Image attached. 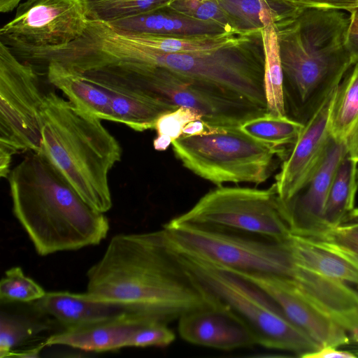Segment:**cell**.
<instances>
[{
  "instance_id": "cell-1",
  "label": "cell",
  "mask_w": 358,
  "mask_h": 358,
  "mask_svg": "<svg viewBox=\"0 0 358 358\" xmlns=\"http://www.w3.org/2000/svg\"><path fill=\"white\" fill-rule=\"evenodd\" d=\"M87 278L93 298L167 323L213 300L174 258L162 229L115 236Z\"/></svg>"
},
{
  "instance_id": "cell-2",
  "label": "cell",
  "mask_w": 358,
  "mask_h": 358,
  "mask_svg": "<svg viewBox=\"0 0 358 358\" xmlns=\"http://www.w3.org/2000/svg\"><path fill=\"white\" fill-rule=\"evenodd\" d=\"M13 213L36 252L46 256L99 244L109 223L87 204L41 152H31L8 175Z\"/></svg>"
},
{
  "instance_id": "cell-3",
  "label": "cell",
  "mask_w": 358,
  "mask_h": 358,
  "mask_svg": "<svg viewBox=\"0 0 358 358\" xmlns=\"http://www.w3.org/2000/svg\"><path fill=\"white\" fill-rule=\"evenodd\" d=\"M349 17L341 10L306 8L275 24L285 103L295 120L306 123L353 65L345 45Z\"/></svg>"
},
{
  "instance_id": "cell-4",
  "label": "cell",
  "mask_w": 358,
  "mask_h": 358,
  "mask_svg": "<svg viewBox=\"0 0 358 358\" xmlns=\"http://www.w3.org/2000/svg\"><path fill=\"white\" fill-rule=\"evenodd\" d=\"M100 120L53 92L45 94L40 152L87 204L104 213L112 207L108 173L122 151Z\"/></svg>"
},
{
  "instance_id": "cell-5",
  "label": "cell",
  "mask_w": 358,
  "mask_h": 358,
  "mask_svg": "<svg viewBox=\"0 0 358 358\" xmlns=\"http://www.w3.org/2000/svg\"><path fill=\"white\" fill-rule=\"evenodd\" d=\"M169 248L194 281L250 325L259 338V345L288 351L301 358L320 348L257 285L210 262Z\"/></svg>"
},
{
  "instance_id": "cell-6",
  "label": "cell",
  "mask_w": 358,
  "mask_h": 358,
  "mask_svg": "<svg viewBox=\"0 0 358 358\" xmlns=\"http://www.w3.org/2000/svg\"><path fill=\"white\" fill-rule=\"evenodd\" d=\"M120 76L132 90L196 110L203 121L213 127H239L268 113L266 108L235 91L148 64H124Z\"/></svg>"
},
{
  "instance_id": "cell-7",
  "label": "cell",
  "mask_w": 358,
  "mask_h": 358,
  "mask_svg": "<svg viewBox=\"0 0 358 358\" xmlns=\"http://www.w3.org/2000/svg\"><path fill=\"white\" fill-rule=\"evenodd\" d=\"M171 145L185 167L218 186L229 182L261 184L268 178L275 157L285 155V150L256 141L239 127L181 136Z\"/></svg>"
},
{
  "instance_id": "cell-8",
  "label": "cell",
  "mask_w": 358,
  "mask_h": 358,
  "mask_svg": "<svg viewBox=\"0 0 358 358\" xmlns=\"http://www.w3.org/2000/svg\"><path fill=\"white\" fill-rule=\"evenodd\" d=\"M45 94L37 71L0 41V176L7 178L12 157L40 152Z\"/></svg>"
},
{
  "instance_id": "cell-9",
  "label": "cell",
  "mask_w": 358,
  "mask_h": 358,
  "mask_svg": "<svg viewBox=\"0 0 358 358\" xmlns=\"http://www.w3.org/2000/svg\"><path fill=\"white\" fill-rule=\"evenodd\" d=\"M173 220L278 241L291 234L273 185L267 189L219 187Z\"/></svg>"
},
{
  "instance_id": "cell-10",
  "label": "cell",
  "mask_w": 358,
  "mask_h": 358,
  "mask_svg": "<svg viewBox=\"0 0 358 358\" xmlns=\"http://www.w3.org/2000/svg\"><path fill=\"white\" fill-rule=\"evenodd\" d=\"M88 20L80 0H24L1 28L0 41L10 48L62 46L80 37Z\"/></svg>"
},
{
  "instance_id": "cell-11",
  "label": "cell",
  "mask_w": 358,
  "mask_h": 358,
  "mask_svg": "<svg viewBox=\"0 0 358 358\" xmlns=\"http://www.w3.org/2000/svg\"><path fill=\"white\" fill-rule=\"evenodd\" d=\"M336 90L304 124L275 176L273 185L281 201L289 200L307 185L325 157L331 139L329 119Z\"/></svg>"
},
{
  "instance_id": "cell-12",
  "label": "cell",
  "mask_w": 358,
  "mask_h": 358,
  "mask_svg": "<svg viewBox=\"0 0 358 358\" xmlns=\"http://www.w3.org/2000/svg\"><path fill=\"white\" fill-rule=\"evenodd\" d=\"M178 333L187 343L221 350L259 345V338L250 325L214 296L210 303L178 318Z\"/></svg>"
},
{
  "instance_id": "cell-13",
  "label": "cell",
  "mask_w": 358,
  "mask_h": 358,
  "mask_svg": "<svg viewBox=\"0 0 358 358\" xmlns=\"http://www.w3.org/2000/svg\"><path fill=\"white\" fill-rule=\"evenodd\" d=\"M266 292L286 317L320 348L349 344V333L301 297L282 277L275 275L230 271Z\"/></svg>"
},
{
  "instance_id": "cell-14",
  "label": "cell",
  "mask_w": 358,
  "mask_h": 358,
  "mask_svg": "<svg viewBox=\"0 0 358 358\" xmlns=\"http://www.w3.org/2000/svg\"><path fill=\"white\" fill-rule=\"evenodd\" d=\"M347 154L346 143L331 138L321 165L307 185L289 200L279 199L291 233L317 230L324 226L323 213L330 187L339 163Z\"/></svg>"
},
{
  "instance_id": "cell-15",
  "label": "cell",
  "mask_w": 358,
  "mask_h": 358,
  "mask_svg": "<svg viewBox=\"0 0 358 358\" xmlns=\"http://www.w3.org/2000/svg\"><path fill=\"white\" fill-rule=\"evenodd\" d=\"M155 319L160 320L139 312H129L103 322L64 329L49 336L45 344L66 345L90 352L116 350L127 347L133 334Z\"/></svg>"
},
{
  "instance_id": "cell-16",
  "label": "cell",
  "mask_w": 358,
  "mask_h": 358,
  "mask_svg": "<svg viewBox=\"0 0 358 358\" xmlns=\"http://www.w3.org/2000/svg\"><path fill=\"white\" fill-rule=\"evenodd\" d=\"M34 308L38 313L50 315L64 329H74L108 320L129 312H137L124 305L101 301L87 292H50L37 301Z\"/></svg>"
},
{
  "instance_id": "cell-17",
  "label": "cell",
  "mask_w": 358,
  "mask_h": 358,
  "mask_svg": "<svg viewBox=\"0 0 358 358\" xmlns=\"http://www.w3.org/2000/svg\"><path fill=\"white\" fill-rule=\"evenodd\" d=\"M94 85L108 95L116 122L136 131L155 129L162 115L178 108L133 90L107 84Z\"/></svg>"
},
{
  "instance_id": "cell-18",
  "label": "cell",
  "mask_w": 358,
  "mask_h": 358,
  "mask_svg": "<svg viewBox=\"0 0 358 358\" xmlns=\"http://www.w3.org/2000/svg\"><path fill=\"white\" fill-rule=\"evenodd\" d=\"M49 82L62 91L80 110L101 120L116 122L108 95L79 73L50 62L44 69Z\"/></svg>"
},
{
  "instance_id": "cell-19",
  "label": "cell",
  "mask_w": 358,
  "mask_h": 358,
  "mask_svg": "<svg viewBox=\"0 0 358 358\" xmlns=\"http://www.w3.org/2000/svg\"><path fill=\"white\" fill-rule=\"evenodd\" d=\"M106 24L120 31L163 36L215 34L226 31L219 26L192 20L166 8Z\"/></svg>"
},
{
  "instance_id": "cell-20",
  "label": "cell",
  "mask_w": 358,
  "mask_h": 358,
  "mask_svg": "<svg viewBox=\"0 0 358 358\" xmlns=\"http://www.w3.org/2000/svg\"><path fill=\"white\" fill-rule=\"evenodd\" d=\"M287 241L295 259L303 266L335 280L358 285V268L347 260L297 234L291 233Z\"/></svg>"
},
{
  "instance_id": "cell-21",
  "label": "cell",
  "mask_w": 358,
  "mask_h": 358,
  "mask_svg": "<svg viewBox=\"0 0 358 358\" xmlns=\"http://www.w3.org/2000/svg\"><path fill=\"white\" fill-rule=\"evenodd\" d=\"M358 128V62L346 73L337 87L329 119L331 137L346 143Z\"/></svg>"
},
{
  "instance_id": "cell-22",
  "label": "cell",
  "mask_w": 358,
  "mask_h": 358,
  "mask_svg": "<svg viewBox=\"0 0 358 358\" xmlns=\"http://www.w3.org/2000/svg\"><path fill=\"white\" fill-rule=\"evenodd\" d=\"M357 174L358 163L347 154L339 163L330 187L323 213V227L339 224L355 208Z\"/></svg>"
},
{
  "instance_id": "cell-23",
  "label": "cell",
  "mask_w": 358,
  "mask_h": 358,
  "mask_svg": "<svg viewBox=\"0 0 358 358\" xmlns=\"http://www.w3.org/2000/svg\"><path fill=\"white\" fill-rule=\"evenodd\" d=\"M261 40L264 51V90L267 112L275 115H287L278 38L273 19L266 22L262 30Z\"/></svg>"
},
{
  "instance_id": "cell-24",
  "label": "cell",
  "mask_w": 358,
  "mask_h": 358,
  "mask_svg": "<svg viewBox=\"0 0 358 358\" xmlns=\"http://www.w3.org/2000/svg\"><path fill=\"white\" fill-rule=\"evenodd\" d=\"M304 128V124L288 115L266 113L248 120L239 129L250 137L271 147L285 150L294 146Z\"/></svg>"
},
{
  "instance_id": "cell-25",
  "label": "cell",
  "mask_w": 358,
  "mask_h": 358,
  "mask_svg": "<svg viewBox=\"0 0 358 358\" xmlns=\"http://www.w3.org/2000/svg\"><path fill=\"white\" fill-rule=\"evenodd\" d=\"M169 0H80L90 20L112 23L165 8Z\"/></svg>"
},
{
  "instance_id": "cell-26",
  "label": "cell",
  "mask_w": 358,
  "mask_h": 358,
  "mask_svg": "<svg viewBox=\"0 0 358 358\" xmlns=\"http://www.w3.org/2000/svg\"><path fill=\"white\" fill-rule=\"evenodd\" d=\"M165 8L192 20L219 26L226 31L243 30L218 0H169Z\"/></svg>"
},
{
  "instance_id": "cell-27",
  "label": "cell",
  "mask_w": 358,
  "mask_h": 358,
  "mask_svg": "<svg viewBox=\"0 0 358 358\" xmlns=\"http://www.w3.org/2000/svg\"><path fill=\"white\" fill-rule=\"evenodd\" d=\"M24 316L1 313L0 317V357H8L20 345L43 331L45 324Z\"/></svg>"
},
{
  "instance_id": "cell-28",
  "label": "cell",
  "mask_w": 358,
  "mask_h": 358,
  "mask_svg": "<svg viewBox=\"0 0 358 358\" xmlns=\"http://www.w3.org/2000/svg\"><path fill=\"white\" fill-rule=\"evenodd\" d=\"M45 293L38 283L24 275L20 266L7 270L0 282V299L4 303L34 302Z\"/></svg>"
},
{
  "instance_id": "cell-29",
  "label": "cell",
  "mask_w": 358,
  "mask_h": 358,
  "mask_svg": "<svg viewBox=\"0 0 358 358\" xmlns=\"http://www.w3.org/2000/svg\"><path fill=\"white\" fill-rule=\"evenodd\" d=\"M201 119L202 115L199 112L183 106L162 115L155 126L157 135L153 141L154 148L166 150L173 141L182 136L189 122Z\"/></svg>"
},
{
  "instance_id": "cell-30",
  "label": "cell",
  "mask_w": 358,
  "mask_h": 358,
  "mask_svg": "<svg viewBox=\"0 0 358 358\" xmlns=\"http://www.w3.org/2000/svg\"><path fill=\"white\" fill-rule=\"evenodd\" d=\"M241 29H262L273 17L262 0H218Z\"/></svg>"
},
{
  "instance_id": "cell-31",
  "label": "cell",
  "mask_w": 358,
  "mask_h": 358,
  "mask_svg": "<svg viewBox=\"0 0 358 358\" xmlns=\"http://www.w3.org/2000/svg\"><path fill=\"white\" fill-rule=\"evenodd\" d=\"M271 10L273 22L298 10L306 8H327L348 11L358 6V0H262Z\"/></svg>"
},
{
  "instance_id": "cell-32",
  "label": "cell",
  "mask_w": 358,
  "mask_h": 358,
  "mask_svg": "<svg viewBox=\"0 0 358 358\" xmlns=\"http://www.w3.org/2000/svg\"><path fill=\"white\" fill-rule=\"evenodd\" d=\"M303 236L331 240L358 252V209L355 208L338 225L308 231Z\"/></svg>"
},
{
  "instance_id": "cell-33",
  "label": "cell",
  "mask_w": 358,
  "mask_h": 358,
  "mask_svg": "<svg viewBox=\"0 0 358 358\" xmlns=\"http://www.w3.org/2000/svg\"><path fill=\"white\" fill-rule=\"evenodd\" d=\"M176 338L168 323L155 319L136 331L127 342V347H166Z\"/></svg>"
},
{
  "instance_id": "cell-34",
  "label": "cell",
  "mask_w": 358,
  "mask_h": 358,
  "mask_svg": "<svg viewBox=\"0 0 358 358\" xmlns=\"http://www.w3.org/2000/svg\"><path fill=\"white\" fill-rule=\"evenodd\" d=\"M309 241L320 248L336 254L358 268V252L331 240L311 238L309 239Z\"/></svg>"
},
{
  "instance_id": "cell-35",
  "label": "cell",
  "mask_w": 358,
  "mask_h": 358,
  "mask_svg": "<svg viewBox=\"0 0 358 358\" xmlns=\"http://www.w3.org/2000/svg\"><path fill=\"white\" fill-rule=\"evenodd\" d=\"M349 24L346 33L345 45L353 64L358 62V6L348 10Z\"/></svg>"
},
{
  "instance_id": "cell-36",
  "label": "cell",
  "mask_w": 358,
  "mask_h": 358,
  "mask_svg": "<svg viewBox=\"0 0 358 358\" xmlns=\"http://www.w3.org/2000/svg\"><path fill=\"white\" fill-rule=\"evenodd\" d=\"M357 356L350 352L339 350L337 348L327 346L307 355L304 358H355Z\"/></svg>"
},
{
  "instance_id": "cell-37",
  "label": "cell",
  "mask_w": 358,
  "mask_h": 358,
  "mask_svg": "<svg viewBox=\"0 0 358 358\" xmlns=\"http://www.w3.org/2000/svg\"><path fill=\"white\" fill-rule=\"evenodd\" d=\"M348 154L358 163V128L347 143Z\"/></svg>"
},
{
  "instance_id": "cell-38",
  "label": "cell",
  "mask_w": 358,
  "mask_h": 358,
  "mask_svg": "<svg viewBox=\"0 0 358 358\" xmlns=\"http://www.w3.org/2000/svg\"><path fill=\"white\" fill-rule=\"evenodd\" d=\"M22 0H0V12L8 13L17 8Z\"/></svg>"
},
{
  "instance_id": "cell-39",
  "label": "cell",
  "mask_w": 358,
  "mask_h": 358,
  "mask_svg": "<svg viewBox=\"0 0 358 358\" xmlns=\"http://www.w3.org/2000/svg\"><path fill=\"white\" fill-rule=\"evenodd\" d=\"M357 355H358V351H357Z\"/></svg>"
}]
</instances>
